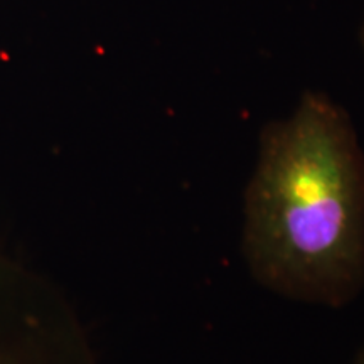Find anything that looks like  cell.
I'll list each match as a JSON object with an SVG mask.
<instances>
[{"label":"cell","instance_id":"obj_1","mask_svg":"<svg viewBox=\"0 0 364 364\" xmlns=\"http://www.w3.org/2000/svg\"><path fill=\"white\" fill-rule=\"evenodd\" d=\"M241 253L252 279L287 300L343 309L364 290V150L324 91H304L262 129Z\"/></svg>","mask_w":364,"mask_h":364},{"label":"cell","instance_id":"obj_2","mask_svg":"<svg viewBox=\"0 0 364 364\" xmlns=\"http://www.w3.org/2000/svg\"><path fill=\"white\" fill-rule=\"evenodd\" d=\"M0 364H98L65 295L43 275L2 255Z\"/></svg>","mask_w":364,"mask_h":364},{"label":"cell","instance_id":"obj_3","mask_svg":"<svg viewBox=\"0 0 364 364\" xmlns=\"http://www.w3.org/2000/svg\"><path fill=\"white\" fill-rule=\"evenodd\" d=\"M351 364H364V344L359 348V351L354 354Z\"/></svg>","mask_w":364,"mask_h":364},{"label":"cell","instance_id":"obj_4","mask_svg":"<svg viewBox=\"0 0 364 364\" xmlns=\"http://www.w3.org/2000/svg\"><path fill=\"white\" fill-rule=\"evenodd\" d=\"M359 44H361V49L364 53V19L361 22V27H359Z\"/></svg>","mask_w":364,"mask_h":364}]
</instances>
